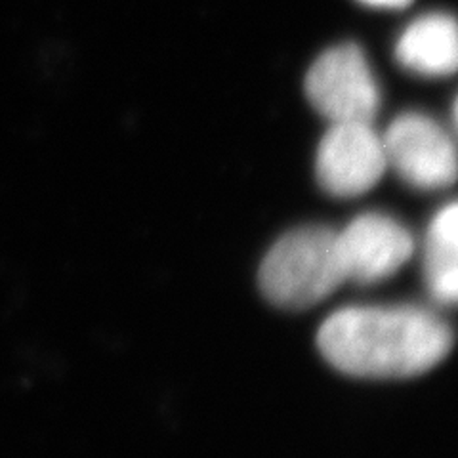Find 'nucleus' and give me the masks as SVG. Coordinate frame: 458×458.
Returning <instances> with one entry per match:
<instances>
[{
	"instance_id": "f257e3e1",
	"label": "nucleus",
	"mask_w": 458,
	"mask_h": 458,
	"mask_svg": "<svg viewBox=\"0 0 458 458\" xmlns=\"http://www.w3.org/2000/svg\"><path fill=\"white\" fill-rule=\"evenodd\" d=\"M325 360L352 377L409 378L445 360L453 333L420 308H344L318 336Z\"/></svg>"
},
{
	"instance_id": "f03ea898",
	"label": "nucleus",
	"mask_w": 458,
	"mask_h": 458,
	"mask_svg": "<svg viewBox=\"0 0 458 458\" xmlns=\"http://www.w3.org/2000/svg\"><path fill=\"white\" fill-rule=\"evenodd\" d=\"M348 281L338 232L306 225L283 235L266 254L260 286L269 302L302 310L319 304Z\"/></svg>"
},
{
	"instance_id": "7ed1b4c3",
	"label": "nucleus",
	"mask_w": 458,
	"mask_h": 458,
	"mask_svg": "<svg viewBox=\"0 0 458 458\" xmlns=\"http://www.w3.org/2000/svg\"><path fill=\"white\" fill-rule=\"evenodd\" d=\"M306 96L333 124L372 123L380 106L377 79L357 45H340L323 52L306 75Z\"/></svg>"
},
{
	"instance_id": "20e7f679",
	"label": "nucleus",
	"mask_w": 458,
	"mask_h": 458,
	"mask_svg": "<svg viewBox=\"0 0 458 458\" xmlns=\"http://www.w3.org/2000/svg\"><path fill=\"white\" fill-rule=\"evenodd\" d=\"M386 163L412 188L441 190L456 178V151L445 128L422 113H403L384 138Z\"/></svg>"
},
{
	"instance_id": "39448f33",
	"label": "nucleus",
	"mask_w": 458,
	"mask_h": 458,
	"mask_svg": "<svg viewBox=\"0 0 458 458\" xmlns=\"http://www.w3.org/2000/svg\"><path fill=\"white\" fill-rule=\"evenodd\" d=\"M386 168L384 143L370 123H335L323 136L315 159L321 188L338 199L370 191Z\"/></svg>"
},
{
	"instance_id": "423d86ee",
	"label": "nucleus",
	"mask_w": 458,
	"mask_h": 458,
	"mask_svg": "<svg viewBox=\"0 0 458 458\" xmlns=\"http://www.w3.org/2000/svg\"><path fill=\"white\" fill-rule=\"evenodd\" d=\"M348 279L360 284L380 283L407 264L414 252L409 229L388 214L357 216L338 233Z\"/></svg>"
},
{
	"instance_id": "0eeeda50",
	"label": "nucleus",
	"mask_w": 458,
	"mask_h": 458,
	"mask_svg": "<svg viewBox=\"0 0 458 458\" xmlns=\"http://www.w3.org/2000/svg\"><path fill=\"white\" fill-rule=\"evenodd\" d=\"M397 62L426 77L453 75L458 62L456 21L447 13H428L399 37Z\"/></svg>"
},
{
	"instance_id": "6e6552de",
	"label": "nucleus",
	"mask_w": 458,
	"mask_h": 458,
	"mask_svg": "<svg viewBox=\"0 0 458 458\" xmlns=\"http://www.w3.org/2000/svg\"><path fill=\"white\" fill-rule=\"evenodd\" d=\"M458 210L454 203L441 208L428 229L424 274L428 291L441 304H454L458 294Z\"/></svg>"
},
{
	"instance_id": "1a4fd4ad",
	"label": "nucleus",
	"mask_w": 458,
	"mask_h": 458,
	"mask_svg": "<svg viewBox=\"0 0 458 458\" xmlns=\"http://www.w3.org/2000/svg\"><path fill=\"white\" fill-rule=\"evenodd\" d=\"M363 4H369V6H375V8H405L409 6L412 0H361Z\"/></svg>"
}]
</instances>
